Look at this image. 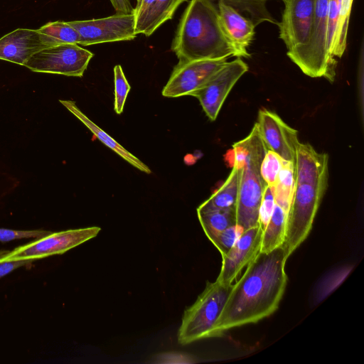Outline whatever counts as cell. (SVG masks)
<instances>
[{
	"mask_svg": "<svg viewBox=\"0 0 364 364\" xmlns=\"http://www.w3.org/2000/svg\"><path fill=\"white\" fill-rule=\"evenodd\" d=\"M282 246L259 252L231 291L217 323L218 336L226 331L255 323L272 315L284 293L287 259Z\"/></svg>",
	"mask_w": 364,
	"mask_h": 364,
	"instance_id": "1",
	"label": "cell"
},
{
	"mask_svg": "<svg viewBox=\"0 0 364 364\" xmlns=\"http://www.w3.org/2000/svg\"><path fill=\"white\" fill-rule=\"evenodd\" d=\"M178 62L217 60L236 53L223 30L218 6L191 0L184 10L171 44Z\"/></svg>",
	"mask_w": 364,
	"mask_h": 364,
	"instance_id": "2",
	"label": "cell"
},
{
	"mask_svg": "<svg viewBox=\"0 0 364 364\" xmlns=\"http://www.w3.org/2000/svg\"><path fill=\"white\" fill-rule=\"evenodd\" d=\"M232 146L235 160L243 164L236 204V224L245 230L259 225V208L267 186L260 173V166L268 149L256 123L248 136Z\"/></svg>",
	"mask_w": 364,
	"mask_h": 364,
	"instance_id": "3",
	"label": "cell"
},
{
	"mask_svg": "<svg viewBox=\"0 0 364 364\" xmlns=\"http://www.w3.org/2000/svg\"><path fill=\"white\" fill-rule=\"evenodd\" d=\"M232 284L218 279L208 282L196 301L183 313L178 341L187 345L198 340L219 337L217 323Z\"/></svg>",
	"mask_w": 364,
	"mask_h": 364,
	"instance_id": "4",
	"label": "cell"
},
{
	"mask_svg": "<svg viewBox=\"0 0 364 364\" xmlns=\"http://www.w3.org/2000/svg\"><path fill=\"white\" fill-rule=\"evenodd\" d=\"M328 178L295 181L282 245L287 257L308 237L328 187Z\"/></svg>",
	"mask_w": 364,
	"mask_h": 364,
	"instance_id": "5",
	"label": "cell"
},
{
	"mask_svg": "<svg viewBox=\"0 0 364 364\" xmlns=\"http://www.w3.org/2000/svg\"><path fill=\"white\" fill-rule=\"evenodd\" d=\"M328 0H315L314 18L309 42L287 53L290 60L311 77H325L333 82L337 60L327 49Z\"/></svg>",
	"mask_w": 364,
	"mask_h": 364,
	"instance_id": "6",
	"label": "cell"
},
{
	"mask_svg": "<svg viewBox=\"0 0 364 364\" xmlns=\"http://www.w3.org/2000/svg\"><path fill=\"white\" fill-rule=\"evenodd\" d=\"M97 226L50 232L34 241L0 252V262L11 260L42 259L61 255L96 237L100 231Z\"/></svg>",
	"mask_w": 364,
	"mask_h": 364,
	"instance_id": "7",
	"label": "cell"
},
{
	"mask_svg": "<svg viewBox=\"0 0 364 364\" xmlns=\"http://www.w3.org/2000/svg\"><path fill=\"white\" fill-rule=\"evenodd\" d=\"M93 56L92 52L78 44L64 43L41 50L31 56L23 66L36 73L81 77Z\"/></svg>",
	"mask_w": 364,
	"mask_h": 364,
	"instance_id": "8",
	"label": "cell"
},
{
	"mask_svg": "<svg viewBox=\"0 0 364 364\" xmlns=\"http://www.w3.org/2000/svg\"><path fill=\"white\" fill-rule=\"evenodd\" d=\"M79 35L78 45L132 41L136 36V18L133 13L117 14L97 19L69 21Z\"/></svg>",
	"mask_w": 364,
	"mask_h": 364,
	"instance_id": "9",
	"label": "cell"
},
{
	"mask_svg": "<svg viewBox=\"0 0 364 364\" xmlns=\"http://www.w3.org/2000/svg\"><path fill=\"white\" fill-rule=\"evenodd\" d=\"M248 70L240 58L227 62L204 85L191 94L196 97L204 112L211 120L216 119L229 92L237 80Z\"/></svg>",
	"mask_w": 364,
	"mask_h": 364,
	"instance_id": "10",
	"label": "cell"
},
{
	"mask_svg": "<svg viewBox=\"0 0 364 364\" xmlns=\"http://www.w3.org/2000/svg\"><path fill=\"white\" fill-rule=\"evenodd\" d=\"M228 59L178 62L162 90L166 97L191 95L204 85L228 62Z\"/></svg>",
	"mask_w": 364,
	"mask_h": 364,
	"instance_id": "11",
	"label": "cell"
},
{
	"mask_svg": "<svg viewBox=\"0 0 364 364\" xmlns=\"http://www.w3.org/2000/svg\"><path fill=\"white\" fill-rule=\"evenodd\" d=\"M284 9L278 23L279 38L287 52L304 46L309 41L315 0H282Z\"/></svg>",
	"mask_w": 364,
	"mask_h": 364,
	"instance_id": "12",
	"label": "cell"
},
{
	"mask_svg": "<svg viewBox=\"0 0 364 364\" xmlns=\"http://www.w3.org/2000/svg\"><path fill=\"white\" fill-rule=\"evenodd\" d=\"M256 124L267 149L294 164L296 148L300 143L297 131L287 125L276 113L264 109L259 111Z\"/></svg>",
	"mask_w": 364,
	"mask_h": 364,
	"instance_id": "13",
	"label": "cell"
},
{
	"mask_svg": "<svg viewBox=\"0 0 364 364\" xmlns=\"http://www.w3.org/2000/svg\"><path fill=\"white\" fill-rule=\"evenodd\" d=\"M262 232L259 225L243 231L232 247L222 257V266L216 279L225 284H232L259 252Z\"/></svg>",
	"mask_w": 364,
	"mask_h": 364,
	"instance_id": "14",
	"label": "cell"
},
{
	"mask_svg": "<svg viewBox=\"0 0 364 364\" xmlns=\"http://www.w3.org/2000/svg\"><path fill=\"white\" fill-rule=\"evenodd\" d=\"M53 46L37 29L17 28L0 38V60L23 65L41 50Z\"/></svg>",
	"mask_w": 364,
	"mask_h": 364,
	"instance_id": "15",
	"label": "cell"
},
{
	"mask_svg": "<svg viewBox=\"0 0 364 364\" xmlns=\"http://www.w3.org/2000/svg\"><path fill=\"white\" fill-rule=\"evenodd\" d=\"M220 23L228 41L234 48L236 57L249 58L247 48L255 33V25L235 9L223 2L218 4Z\"/></svg>",
	"mask_w": 364,
	"mask_h": 364,
	"instance_id": "16",
	"label": "cell"
},
{
	"mask_svg": "<svg viewBox=\"0 0 364 364\" xmlns=\"http://www.w3.org/2000/svg\"><path fill=\"white\" fill-rule=\"evenodd\" d=\"M59 102L81 122H82V124L88 128L93 135H95V137H97L105 146L109 147L111 150L117 154L120 157L124 159L136 168L144 172L145 173H151V171L148 166L127 151L122 146V145L118 143L114 139L90 119L88 117H87L79 109L75 101L60 100Z\"/></svg>",
	"mask_w": 364,
	"mask_h": 364,
	"instance_id": "17",
	"label": "cell"
},
{
	"mask_svg": "<svg viewBox=\"0 0 364 364\" xmlns=\"http://www.w3.org/2000/svg\"><path fill=\"white\" fill-rule=\"evenodd\" d=\"M241 167L233 165L223 184L197 208L198 211L236 208Z\"/></svg>",
	"mask_w": 364,
	"mask_h": 364,
	"instance_id": "18",
	"label": "cell"
},
{
	"mask_svg": "<svg viewBox=\"0 0 364 364\" xmlns=\"http://www.w3.org/2000/svg\"><path fill=\"white\" fill-rule=\"evenodd\" d=\"M186 0H156L150 11L135 28L137 34L150 36L164 23L172 18L177 8Z\"/></svg>",
	"mask_w": 364,
	"mask_h": 364,
	"instance_id": "19",
	"label": "cell"
},
{
	"mask_svg": "<svg viewBox=\"0 0 364 364\" xmlns=\"http://www.w3.org/2000/svg\"><path fill=\"white\" fill-rule=\"evenodd\" d=\"M218 6L219 2L230 6L257 26L264 22L278 25L267 6V0H202Z\"/></svg>",
	"mask_w": 364,
	"mask_h": 364,
	"instance_id": "20",
	"label": "cell"
},
{
	"mask_svg": "<svg viewBox=\"0 0 364 364\" xmlns=\"http://www.w3.org/2000/svg\"><path fill=\"white\" fill-rule=\"evenodd\" d=\"M287 213L275 203L272 215L262 232L260 252H269L282 246L286 231Z\"/></svg>",
	"mask_w": 364,
	"mask_h": 364,
	"instance_id": "21",
	"label": "cell"
},
{
	"mask_svg": "<svg viewBox=\"0 0 364 364\" xmlns=\"http://www.w3.org/2000/svg\"><path fill=\"white\" fill-rule=\"evenodd\" d=\"M200 223L208 238L213 242L225 229L236 224V208L198 211Z\"/></svg>",
	"mask_w": 364,
	"mask_h": 364,
	"instance_id": "22",
	"label": "cell"
},
{
	"mask_svg": "<svg viewBox=\"0 0 364 364\" xmlns=\"http://www.w3.org/2000/svg\"><path fill=\"white\" fill-rule=\"evenodd\" d=\"M353 269V264H344L331 269L323 275L314 289V304H320L334 291L348 277Z\"/></svg>",
	"mask_w": 364,
	"mask_h": 364,
	"instance_id": "23",
	"label": "cell"
},
{
	"mask_svg": "<svg viewBox=\"0 0 364 364\" xmlns=\"http://www.w3.org/2000/svg\"><path fill=\"white\" fill-rule=\"evenodd\" d=\"M294 184V164L284 161L274 185V200L287 213L291 205Z\"/></svg>",
	"mask_w": 364,
	"mask_h": 364,
	"instance_id": "24",
	"label": "cell"
},
{
	"mask_svg": "<svg viewBox=\"0 0 364 364\" xmlns=\"http://www.w3.org/2000/svg\"><path fill=\"white\" fill-rule=\"evenodd\" d=\"M37 30L48 38L53 46L64 43H78L79 35L68 22H49Z\"/></svg>",
	"mask_w": 364,
	"mask_h": 364,
	"instance_id": "25",
	"label": "cell"
},
{
	"mask_svg": "<svg viewBox=\"0 0 364 364\" xmlns=\"http://www.w3.org/2000/svg\"><path fill=\"white\" fill-rule=\"evenodd\" d=\"M353 0H341L338 23L335 34L332 55L341 58L347 45V36Z\"/></svg>",
	"mask_w": 364,
	"mask_h": 364,
	"instance_id": "26",
	"label": "cell"
},
{
	"mask_svg": "<svg viewBox=\"0 0 364 364\" xmlns=\"http://www.w3.org/2000/svg\"><path fill=\"white\" fill-rule=\"evenodd\" d=\"M284 160L276 153L267 150L260 166L261 176L267 185H275Z\"/></svg>",
	"mask_w": 364,
	"mask_h": 364,
	"instance_id": "27",
	"label": "cell"
},
{
	"mask_svg": "<svg viewBox=\"0 0 364 364\" xmlns=\"http://www.w3.org/2000/svg\"><path fill=\"white\" fill-rule=\"evenodd\" d=\"M114 109L117 114H120L123 112L127 97L131 88L120 65H117L114 68Z\"/></svg>",
	"mask_w": 364,
	"mask_h": 364,
	"instance_id": "28",
	"label": "cell"
},
{
	"mask_svg": "<svg viewBox=\"0 0 364 364\" xmlns=\"http://www.w3.org/2000/svg\"><path fill=\"white\" fill-rule=\"evenodd\" d=\"M244 229L237 224L233 225L222 231L212 242L224 256L235 244L242 234Z\"/></svg>",
	"mask_w": 364,
	"mask_h": 364,
	"instance_id": "29",
	"label": "cell"
},
{
	"mask_svg": "<svg viewBox=\"0 0 364 364\" xmlns=\"http://www.w3.org/2000/svg\"><path fill=\"white\" fill-rule=\"evenodd\" d=\"M274 205V186L267 185L259 208L258 223L262 231L270 220Z\"/></svg>",
	"mask_w": 364,
	"mask_h": 364,
	"instance_id": "30",
	"label": "cell"
},
{
	"mask_svg": "<svg viewBox=\"0 0 364 364\" xmlns=\"http://www.w3.org/2000/svg\"><path fill=\"white\" fill-rule=\"evenodd\" d=\"M51 232L44 230H16L7 228H0V242H6L15 240L35 238L38 239Z\"/></svg>",
	"mask_w": 364,
	"mask_h": 364,
	"instance_id": "31",
	"label": "cell"
},
{
	"mask_svg": "<svg viewBox=\"0 0 364 364\" xmlns=\"http://www.w3.org/2000/svg\"><path fill=\"white\" fill-rule=\"evenodd\" d=\"M156 0H139L134 9V14L136 18L135 28L140 25L144 20Z\"/></svg>",
	"mask_w": 364,
	"mask_h": 364,
	"instance_id": "32",
	"label": "cell"
},
{
	"mask_svg": "<svg viewBox=\"0 0 364 364\" xmlns=\"http://www.w3.org/2000/svg\"><path fill=\"white\" fill-rule=\"evenodd\" d=\"M33 260L31 259H21V260H11L0 262V279L4 276L11 273L15 269L23 267L28 266Z\"/></svg>",
	"mask_w": 364,
	"mask_h": 364,
	"instance_id": "33",
	"label": "cell"
},
{
	"mask_svg": "<svg viewBox=\"0 0 364 364\" xmlns=\"http://www.w3.org/2000/svg\"><path fill=\"white\" fill-rule=\"evenodd\" d=\"M117 14H131L134 12L129 0H109Z\"/></svg>",
	"mask_w": 364,
	"mask_h": 364,
	"instance_id": "34",
	"label": "cell"
},
{
	"mask_svg": "<svg viewBox=\"0 0 364 364\" xmlns=\"http://www.w3.org/2000/svg\"><path fill=\"white\" fill-rule=\"evenodd\" d=\"M136 2H138L139 0H136Z\"/></svg>",
	"mask_w": 364,
	"mask_h": 364,
	"instance_id": "35",
	"label": "cell"
}]
</instances>
